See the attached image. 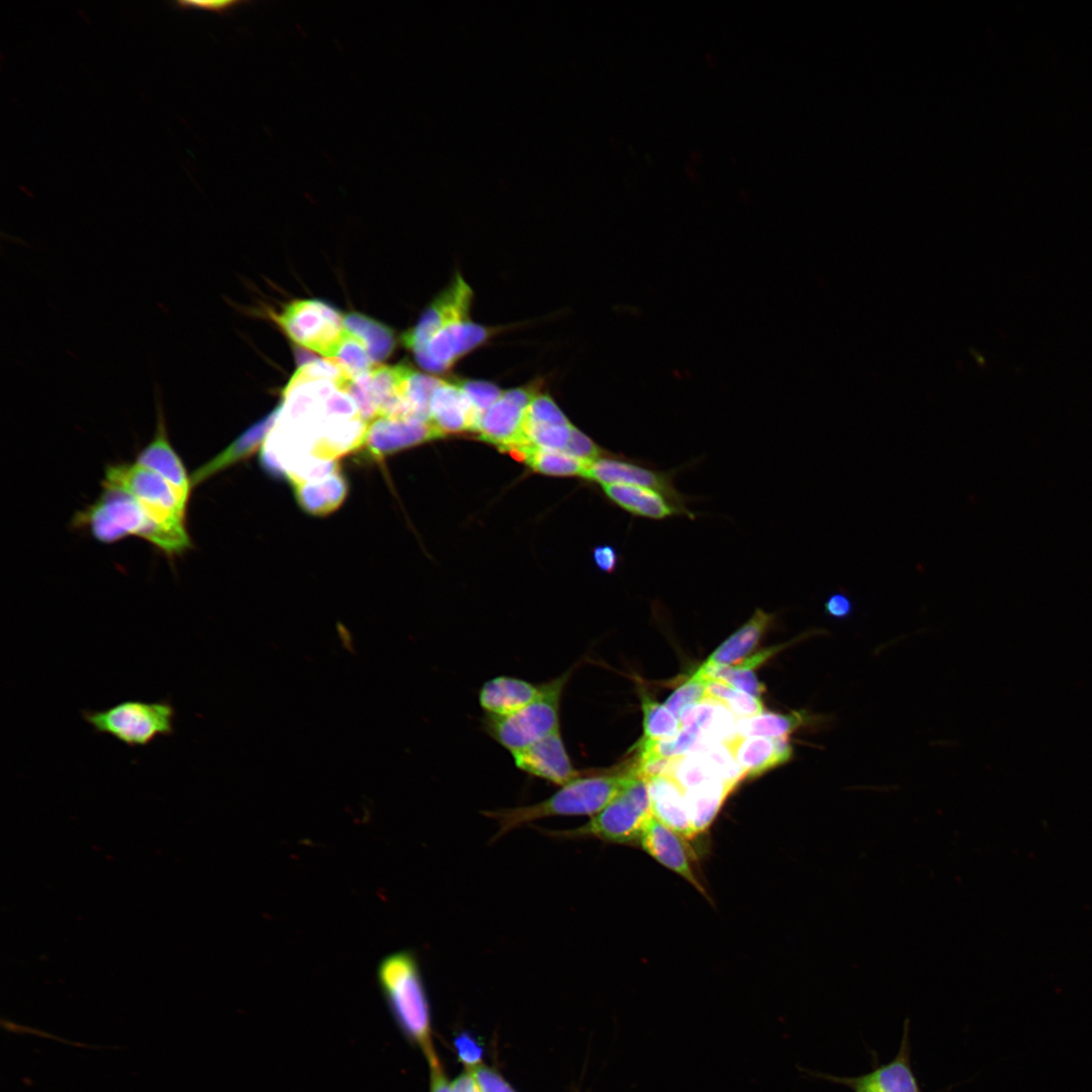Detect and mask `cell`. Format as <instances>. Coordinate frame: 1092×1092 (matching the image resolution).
Returning a JSON list of instances; mask_svg holds the SVG:
<instances>
[{"label": "cell", "mask_w": 1092, "mask_h": 1092, "mask_svg": "<svg viewBox=\"0 0 1092 1092\" xmlns=\"http://www.w3.org/2000/svg\"><path fill=\"white\" fill-rule=\"evenodd\" d=\"M72 524L103 544L116 543L129 536L139 537L170 559L193 548L189 534L176 533L160 525L132 495L115 488L102 487V492L92 504L75 514Z\"/></svg>", "instance_id": "cell-1"}, {"label": "cell", "mask_w": 1092, "mask_h": 1092, "mask_svg": "<svg viewBox=\"0 0 1092 1092\" xmlns=\"http://www.w3.org/2000/svg\"><path fill=\"white\" fill-rule=\"evenodd\" d=\"M630 768L622 771L580 776L549 798L527 806L486 810L482 814L497 822L494 840L531 822L555 816H594L602 811L630 782Z\"/></svg>", "instance_id": "cell-2"}, {"label": "cell", "mask_w": 1092, "mask_h": 1092, "mask_svg": "<svg viewBox=\"0 0 1092 1092\" xmlns=\"http://www.w3.org/2000/svg\"><path fill=\"white\" fill-rule=\"evenodd\" d=\"M377 981L402 1033L422 1049L430 1066L438 1064L431 1040L429 1001L415 953L399 950L385 957L378 966Z\"/></svg>", "instance_id": "cell-3"}, {"label": "cell", "mask_w": 1092, "mask_h": 1092, "mask_svg": "<svg viewBox=\"0 0 1092 1092\" xmlns=\"http://www.w3.org/2000/svg\"><path fill=\"white\" fill-rule=\"evenodd\" d=\"M92 729L128 747H146L160 737L174 734L175 708L169 700H125L103 710H83Z\"/></svg>", "instance_id": "cell-4"}, {"label": "cell", "mask_w": 1092, "mask_h": 1092, "mask_svg": "<svg viewBox=\"0 0 1092 1092\" xmlns=\"http://www.w3.org/2000/svg\"><path fill=\"white\" fill-rule=\"evenodd\" d=\"M652 816L647 782L634 774L627 786L583 825L543 831L556 838H599L606 842L631 844L639 842L642 830Z\"/></svg>", "instance_id": "cell-5"}, {"label": "cell", "mask_w": 1092, "mask_h": 1092, "mask_svg": "<svg viewBox=\"0 0 1092 1092\" xmlns=\"http://www.w3.org/2000/svg\"><path fill=\"white\" fill-rule=\"evenodd\" d=\"M571 673L569 669L544 682L541 695L518 712L487 716L484 728L488 735L513 754L559 730L560 701Z\"/></svg>", "instance_id": "cell-6"}, {"label": "cell", "mask_w": 1092, "mask_h": 1092, "mask_svg": "<svg viewBox=\"0 0 1092 1092\" xmlns=\"http://www.w3.org/2000/svg\"><path fill=\"white\" fill-rule=\"evenodd\" d=\"M101 486L123 490L132 495L153 519L180 534L187 530V507L172 485L162 476L133 462L108 464Z\"/></svg>", "instance_id": "cell-7"}, {"label": "cell", "mask_w": 1092, "mask_h": 1092, "mask_svg": "<svg viewBox=\"0 0 1092 1092\" xmlns=\"http://www.w3.org/2000/svg\"><path fill=\"white\" fill-rule=\"evenodd\" d=\"M274 318L297 345L328 358L336 356L345 334L344 317L321 300H293Z\"/></svg>", "instance_id": "cell-8"}, {"label": "cell", "mask_w": 1092, "mask_h": 1092, "mask_svg": "<svg viewBox=\"0 0 1092 1092\" xmlns=\"http://www.w3.org/2000/svg\"><path fill=\"white\" fill-rule=\"evenodd\" d=\"M471 299L472 291L469 288L430 339L424 352L416 357L425 370L433 373L447 371L458 359L480 346L491 335V329L471 321Z\"/></svg>", "instance_id": "cell-9"}, {"label": "cell", "mask_w": 1092, "mask_h": 1092, "mask_svg": "<svg viewBox=\"0 0 1092 1092\" xmlns=\"http://www.w3.org/2000/svg\"><path fill=\"white\" fill-rule=\"evenodd\" d=\"M534 396V390L529 388L503 390L480 420L476 431L479 438L505 451L532 447L526 443L524 429Z\"/></svg>", "instance_id": "cell-10"}, {"label": "cell", "mask_w": 1092, "mask_h": 1092, "mask_svg": "<svg viewBox=\"0 0 1092 1092\" xmlns=\"http://www.w3.org/2000/svg\"><path fill=\"white\" fill-rule=\"evenodd\" d=\"M156 428L151 441L135 456L134 462L167 480L184 504L188 505L191 491V474L180 455L174 449L167 430L161 390L155 388Z\"/></svg>", "instance_id": "cell-11"}, {"label": "cell", "mask_w": 1092, "mask_h": 1092, "mask_svg": "<svg viewBox=\"0 0 1092 1092\" xmlns=\"http://www.w3.org/2000/svg\"><path fill=\"white\" fill-rule=\"evenodd\" d=\"M678 469L659 470L647 466L643 461L616 458H602L594 461L586 473V478L601 483H625L657 490L675 504L688 508L690 497L675 486L674 478Z\"/></svg>", "instance_id": "cell-12"}, {"label": "cell", "mask_w": 1092, "mask_h": 1092, "mask_svg": "<svg viewBox=\"0 0 1092 1092\" xmlns=\"http://www.w3.org/2000/svg\"><path fill=\"white\" fill-rule=\"evenodd\" d=\"M440 437L443 435L431 422L379 417L368 424L359 449L367 459L378 462L395 452Z\"/></svg>", "instance_id": "cell-13"}, {"label": "cell", "mask_w": 1092, "mask_h": 1092, "mask_svg": "<svg viewBox=\"0 0 1092 1092\" xmlns=\"http://www.w3.org/2000/svg\"><path fill=\"white\" fill-rule=\"evenodd\" d=\"M512 755L519 769L560 787L583 775L573 766L560 730Z\"/></svg>", "instance_id": "cell-14"}, {"label": "cell", "mask_w": 1092, "mask_h": 1092, "mask_svg": "<svg viewBox=\"0 0 1092 1092\" xmlns=\"http://www.w3.org/2000/svg\"><path fill=\"white\" fill-rule=\"evenodd\" d=\"M832 1082L863 1092H921L909 1057L908 1027L896 1057L890 1062L857 1077L826 1076Z\"/></svg>", "instance_id": "cell-15"}, {"label": "cell", "mask_w": 1092, "mask_h": 1092, "mask_svg": "<svg viewBox=\"0 0 1092 1092\" xmlns=\"http://www.w3.org/2000/svg\"><path fill=\"white\" fill-rule=\"evenodd\" d=\"M481 416L459 382L442 380L431 399L430 422L444 436L477 431Z\"/></svg>", "instance_id": "cell-16"}, {"label": "cell", "mask_w": 1092, "mask_h": 1092, "mask_svg": "<svg viewBox=\"0 0 1092 1092\" xmlns=\"http://www.w3.org/2000/svg\"><path fill=\"white\" fill-rule=\"evenodd\" d=\"M725 744L742 770L744 779L758 777L788 762L793 756V747L788 737L769 738L736 734Z\"/></svg>", "instance_id": "cell-17"}, {"label": "cell", "mask_w": 1092, "mask_h": 1092, "mask_svg": "<svg viewBox=\"0 0 1092 1092\" xmlns=\"http://www.w3.org/2000/svg\"><path fill=\"white\" fill-rule=\"evenodd\" d=\"M602 486L604 493L612 503L634 517L655 521L676 516H687L691 520L696 518L689 508L675 504L657 490L625 483Z\"/></svg>", "instance_id": "cell-18"}, {"label": "cell", "mask_w": 1092, "mask_h": 1092, "mask_svg": "<svg viewBox=\"0 0 1092 1092\" xmlns=\"http://www.w3.org/2000/svg\"><path fill=\"white\" fill-rule=\"evenodd\" d=\"M280 414V405L244 431L222 451L203 463L191 473L192 487H196L226 468L247 459L264 445Z\"/></svg>", "instance_id": "cell-19"}, {"label": "cell", "mask_w": 1092, "mask_h": 1092, "mask_svg": "<svg viewBox=\"0 0 1092 1092\" xmlns=\"http://www.w3.org/2000/svg\"><path fill=\"white\" fill-rule=\"evenodd\" d=\"M681 838L684 837L652 816L642 830L639 843L650 856L702 891Z\"/></svg>", "instance_id": "cell-20"}, {"label": "cell", "mask_w": 1092, "mask_h": 1092, "mask_svg": "<svg viewBox=\"0 0 1092 1092\" xmlns=\"http://www.w3.org/2000/svg\"><path fill=\"white\" fill-rule=\"evenodd\" d=\"M647 782L652 815L684 838L696 835L686 792L670 777L660 776Z\"/></svg>", "instance_id": "cell-21"}, {"label": "cell", "mask_w": 1092, "mask_h": 1092, "mask_svg": "<svg viewBox=\"0 0 1092 1092\" xmlns=\"http://www.w3.org/2000/svg\"><path fill=\"white\" fill-rule=\"evenodd\" d=\"M542 689L543 684L534 685L522 678L500 675L483 684L478 700L487 716L505 717L536 700Z\"/></svg>", "instance_id": "cell-22"}, {"label": "cell", "mask_w": 1092, "mask_h": 1092, "mask_svg": "<svg viewBox=\"0 0 1092 1092\" xmlns=\"http://www.w3.org/2000/svg\"><path fill=\"white\" fill-rule=\"evenodd\" d=\"M775 616L756 608L752 616L707 658L704 665H732L744 659L758 644L760 638L774 622Z\"/></svg>", "instance_id": "cell-23"}, {"label": "cell", "mask_w": 1092, "mask_h": 1092, "mask_svg": "<svg viewBox=\"0 0 1092 1092\" xmlns=\"http://www.w3.org/2000/svg\"><path fill=\"white\" fill-rule=\"evenodd\" d=\"M786 645L768 647L732 665L707 666L702 664L696 671L705 677L723 681L759 698L765 691V687L757 679L754 670L772 655L783 650Z\"/></svg>", "instance_id": "cell-24"}, {"label": "cell", "mask_w": 1092, "mask_h": 1092, "mask_svg": "<svg viewBox=\"0 0 1092 1092\" xmlns=\"http://www.w3.org/2000/svg\"><path fill=\"white\" fill-rule=\"evenodd\" d=\"M293 487L299 507L313 516H325L337 510L348 493L347 480L339 471Z\"/></svg>", "instance_id": "cell-25"}, {"label": "cell", "mask_w": 1092, "mask_h": 1092, "mask_svg": "<svg viewBox=\"0 0 1092 1092\" xmlns=\"http://www.w3.org/2000/svg\"><path fill=\"white\" fill-rule=\"evenodd\" d=\"M343 326L362 343L373 362L385 360L394 350L392 330L373 318L352 312L344 316Z\"/></svg>", "instance_id": "cell-26"}, {"label": "cell", "mask_w": 1092, "mask_h": 1092, "mask_svg": "<svg viewBox=\"0 0 1092 1092\" xmlns=\"http://www.w3.org/2000/svg\"><path fill=\"white\" fill-rule=\"evenodd\" d=\"M811 720L815 718H811L806 711H793L788 714L762 712L750 717L737 718L736 734L769 738L789 737L791 733Z\"/></svg>", "instance_id": "cell-27"}, {"label": "cell", "mask_w": 1092, "mask_h": 1092, "mask_svg": "<svg viewBox=\"0 0 1092 1092\" xmlns=\"http://www.w3.org/2000/svg\"><path fill=\"white\" fill-rule=\"evenodd\" d=\"M732 790L722 780L714 779L686 792L691 821L696 834L705 831L711 825Z\"/></svg>", "instance_id": "cell-28"}, {"label": "cell", "mask_w": 1092, "mask_h": 1092, "mask_svg": "<svg viewBox=\"0 0 1092 1092\" xmlns=\"http://www.w3.org/2000/svg\"><path fill=\"white\" fill-rule=\"evenodd\" d=\"M525 462L535 471L553 476H586L593 462L565 452L537 447L525 449Z\"/></svg>", "instance_id": "cell-29"}, {"label": "cell", "mask_w": 1092, "mask_h": 1092, "mask_svg": "<svg viewBox=\"0 0 1092 1092\" xmlns=\"http://www.w3.org/2000/svg\"><path fill=\"white\" fill-rule=\"evenodd\" d=\"M643 740L656 741L673 737L681 728L679 719L664 705L641 693Z\"/></svg>", "instance_id": "cell-30"}, {"label": "cell", "mask_w": 1092, "mask_h": 1092, "mask_svg": "<svg viewBox=\"0 0 1092 1092\" xmlns=\"http://www.w3.org/2000/svg\"><path fill=\"white\" fill-rule=\"evenodd\" d=\"M706 698L721 703L737 718L750 717L763 712V705L759 698L712 678L707 681Z\"/></svg>", "instance_id": "cell-31"}, {"label": "cell", "mask_w": 1092, "mask_h": 1092, "mask_svg": "<svg viewBox=\"0 0 1092 1092\" xmlns=\"http://www.w3.org/2000/svg\"><path fill=\"white\" fill-rule=\"evenodd\" d=\"M443 379L412 371L406 388V399L414 419L430 422V406L434 391Z\"/></svg>", "instance_id": "cell-32"}, {"label": "cell", "mask_w": 1092, "mask_h": 1092, "mask_svg": "<svg viewBox=\"0 0 1092 1092\" xmlns=\"http://www.w3.org/2000/svg\"><path fill=\"white\" fill-rule=\"evenodd\" d=\"M335 357L353 380L374 367V362L362 343L346 331Z\"/></svg>", "instance_id": "cell-33"}, {"label": "cell", "mask_w": 1092, "mask_h": 1092, "mask_svg": "<svg viewBox=\"0 0 1092 1092\" xmlns=\"http://www.w3.org/2000/svg\"><path fill=\"white\" fill-rule=\"evenodd\" d=\"M708 679V677L695 670L684 684L669 695L663 705L678 718L686 708L706 699Z\"/></svg>", "instance_id": "cell-34"}, {"label": "cell", "mask_w": 1092, "mask_h": 1092, "mask_svg": "<svg viewBox=\"0 0 1092 1092\" xmlns=\"http://www.w3.org/2000/svg\"><path fill=\"white\" fill-rule=\"evenodd\" d=\"M528 425H568L570 424L555 401L546 394H535L527 413Z\"/></svg>", "instance_id": "cell-35"}, {"label": "cell", "mask_w": 1092, "mask_h": 1092, "mask_svg": "<svg viewBox=\"0 0 1092 1092\" xmlns=\"http://www.w3.org/2000/svg\"><path fill=\"white\" fill-rule=\"evenodd\" d=\"M458 382L481 418L503 393V390L487 381L463 380Z\"/></svg>", "instance_id": "cell-36"}, {"label": "cell", "mask_w": 1092, "mask_h": 1092, "mask_svg": "<svg viewBox=\"0 0 1092 1092\" xmlns=\"http://www.w3.org/2000/svg\"><path fill=\"white\" fill-rule=\"evenodd\" d=\"M562 452L594 462L602 455V449L585 434L572 426L568 442Z\"/></svg>", "instance_id": "cell-37"}, {"label": "cell", "mask_w": 1092, "mask_h": 1092, "mask_svg": "<svg viewBox=\"0 0 1092 1092\" xmlns=\"http://www.w3.org/2000/svg\"><path fill=\"white\" fill-rule=\"evenodd\" d=\"M245 3L248 2L241 0H181L176 1L174 5L179 9H200L225 15Z\"/></svg>", "instance_id": "cell-38"}, {"label": "cell", "mask_w": 1092, "mask_h": 1092, "mask_svg": "<svg viewBox=\"0 0 1092 1092\" xmlns=\"http://www.w3.org/2000/svg\"><path fill=\"white\" fill-rule=\"evenodd\" d=\"M454 1043L460 1061L468 1068L471 1069L479 1064L483 1050L476 1038L469 1033H461L455 1038Z\"/></svg>", "instance_id": "cell-39"}, {"label": "cell", "mask_w": 1092, "mask_h": 1092, "mask_svg": "<svg viewBox=\"0 0 1092 1092\" xmlns=\"http://www.w3.org/2000/svg\"><path fill=\"white\" fill-rule=\"evenodd\" d=\"M481 1092H515L493 1070L477 1065L470 1069Z\"/></svg>", "instance_id": "cell-40"}, {"label": "cell", "mask_w": 1092, "mask_h": 1092, "mask_svg": "<svg viewBox=\"0 0 1092 1092\" xmlns=\"http://www.w3.org/2000/svg\"><path fill=\"white\" fill-rule=\"evenodd\" d=\"M824 611L830 618L842 621L848 619L853 614L854 605L845 592L836 590L826 599Z\"/></svg>", "instance_id": "cell-41"}, {"label": "cell", "mask_w": 1092, "mask_h": 1092, "mask_svg": "<svg viewBox=\"0 0 1092 1092\" xmlns=\"http://www.w3.org/2000/svg\"><path fill=\"white\" fill-rule=\"evenodd\" d=\"M593 559L601 571L613 573L619 565L620 556L612 545H598L593 550Z\"/></svg>", "instance_id": "cell-42"}, {"label": "cell", "mask_w": 1092, "mask_h": 1092, "mask_svg": "<svg viewBox=\"0 0 1092 1092\" xmlns=\"http://www.w3.org/2000/svg\"><path fill=\"white\" fill-rule=\"evenodd\" d=\"M1 1024H2V1027L5 1030L15 1032V1033L33 1034V1035L40 1036V1037L52 1038V1039H55V1040L66 1042V1043L71 1044V1045L86 1046V1048L91 1046V1045H86V1044H82V1043H74L72 1041L66 1040L64 1038H61V1037L55 1036V1035H53L51 1033H48L46 1031H42V1030H40L38 1028L20 1025V1024L13 1023V1022L5 1020V1019L1 1020ZM91 1048L96 1049L97 1046H91Z\"/></svg>", "instance_id": "cell-43"}, {"label": "cell", "mask_w": 1092, "mask_h": 1092, "mask_svg": "<svg viewBox=\"0 0 1092 1092\" xmlns=\"http://www.w3.org/2000/svg\"><path fill=\"white\" fill-rule=\"evenodd\" d=\"M472 1074L464 1073L457 1077L451 1084L452 1092H481Z\"/></svg>", "instance_id": "cell-44"}, {"label": "cell", "mask_w": 1092, "mask_h": 1092, "mask_svg": "<svg viewBox=\"0 0 1092 1092\" xmlns=\"http://www.w3.org/2000/svg\"><path fill=\"white\" fill-rule=\"evenodd\" d=\"M431 1067V1092H452L443 1074L440 1063Z\"/></svg>", "instance_id": "cell-45"}, {"label": "cell", "mask_w": 1092, "mask_h": 1092, "mask_svg": "<svg viewBox=\"0 0 1092 1092\" xmlns=\"http://www.w3.org/2000/svg\"><path fill=\"white\" fill-rule=\"evenodd\" d=\"M293 353L299 367L316 360L314 353L299 345L293 346Z\"/></svg>", "instance_id": "cell-46"}, {"label": "cell", "mask_w": 1092, "mask_h": 1092, "mask_svg": "<svg viewBox=\"0 0 1092 1092\" xmlns=\"http://www.w3.org/2000/svg\"><path fill=\"white\" fill-rule=\"evenodd\" d=\"M855 1092H863V1091H855Z\"/></svg>", "instance_id": "cell-47"}]
</instances>
